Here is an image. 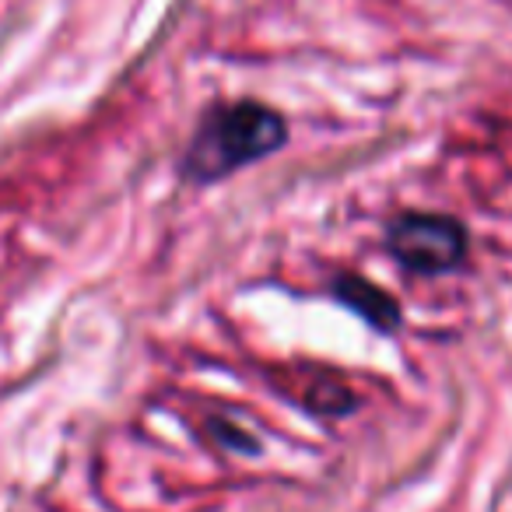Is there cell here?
Instances as JSON below:
<instances>
[{
    "mask_svg": "<svg viewBox=\"0 0 512 512\" xmlns=\"http://www.w3.org/2000/svg\"><path fill=\"white\" fill-rule=\"evenodd\" d=\"M285 144V120L260 102H232L204 116L183 158L186 176L221 179Z\"/></svg>",
    "mask_w": 512,
    "mask_h": 512,
    "instance_id": "obj_1",
    "label": "cell"
},
{
    "mask_svg": "<svg viewBox=\"0 0 512 512\" xmlns=\"http://www.w3.org/2000/svg\"><path fill=\"white\" fill-rule=\"evenodd\" d=\"M390 253L400 264L421 274L449 271L467 253V232L460 221L442 214H404L390 225Z\"/></svg>",
    "mask_w": 512,
    "mask_h": 512,
    "instance_id": "obj_2",
    "label": "cell"
},
{
    "mask_svg": "<svg viewBox=\"0 0 512 512\" xmlns=\"http://www.w3.org/2000/svg\"><path fill=\"white\" fill-rule=\"evenodd\" d=\"M337 295H341L351 309H358V313H362L369 323H376V327H383V330L397 327V320H400L397 302H393L386 292H379L376 285H369V281L344 278L341 285H337Z\"/></svg>",
    "mask_w": 512,
    "mask_h": 512,
    "instance_id": "obj_3",
    "label": "cell"
}]
</instances>
